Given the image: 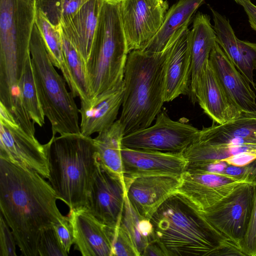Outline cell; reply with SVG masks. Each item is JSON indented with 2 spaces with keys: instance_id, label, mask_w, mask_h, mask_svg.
<instances>
[{
  "instance_id": "cell-1",
  "label": "cell",
  "mask_w": 256,
  "mask_h": 256,
  "mask_svg": "<svg viewBox=\"0 0 256 256\" xmlns=\"http://www.w3.org/2000/svg\"><path fill=\"white\" fill-rule=\"evenodd\" d=\"M36 171L0 158V214L24 256H39L41 233L65 218L55 191Z\"/></svg>"
},
{
  "instance_id": "cell-2",
  "label": "cell",
  "mask_w": 256,
  "mask_h": 256,
  "mask_svg": "<svg viewBox=\"0 0 256 256\" xmlns=\"http://www.w3.org/2000/svg\"><path fill=\"white\" fill-rule=\"evenodd\" d=\"M150 220L155 240L166 256H245L238 244L178 193L169 197Z\"/></svg>"
},
{
  "instance_id": "cell-3",
  "label": "cell",
  "mask_w": 256,
  "mask_h": 256,
  "mask_svg": "<svg viewBox=\"0 0 256 256\" xmlns=\"http://www.w3.org/2000/svg\"><path fill=\"white\" fill-rule=\"evenodd\" d=\"M174 36L161 52L147 53L138 50L128 54L122 110L118 119L124 136L151 126L162 110L164 102L166 59Z\"/></svg>"
},
{
  "instance_id": "cell-4",
  "label": "cell",
  "mask_w": 256,
  "mask_h": 256,
  "mask_svg": "<svg viewBox=\"0 0 256 256\" xmlns=\"http://www.w3.org/2000/svg\"><path fill=\"white\" fill-rule=\"evenodd\" d=\"M48 180L70 211L86 206L99 166L93 138L80 132L52 135L46 144Z\"/></svg>"
},
{
  "instance_id": "cell-5",
  "label": "cell",
  "mask_w": 256,
  "mask_h": 256,
  "mask_svg": "<svg viewBox=\"0 0 256 256\" xmlns=\"http://www.w3.org/2000/svg\"><path fill=\"white\" fill-rule=\"evenodd\" d=\"M120 0H104L86 70L92 98L124 81L128 55Z\"/></svg>"
},
{
  "instance_id": "cell-6",
  "label": "cell",
  "mask_w": 256,
  "mask_h": 256,
  "mask_svg": "<svg viewBox=\"0 0 256 256\" xmlns=\"http://www.w3.org/2000/svg\"><path fill=\"white\" fill-rule=\"evenodd\" d=\"M30 50L35 82L44 114L52 135L80 132L79 109L64 77L50 60L44 39L34 24Z\"/></svg>"
},
{
  "instance_id": "cell-7",
  "label": "cell",
  "mask_w": 256,
  "mask_h": 256,
  "mask_svg": "<svg viewBox=\"0 0 256 256\" xmlns=\"http://www.w3.org/2000/svg\"><path fill=\"white\" fill-rule=\"evenodd\" d=\"M200 130L184 122L172 120L165 110L154 124L125 135L123 146L134 150L182 153L197 138Z\"/></svg>"
},
{
  "instance_id": "cell-8",
  "label": "cell",
  "mask_w": 256,
  "mask_h": 256,
  "mask_svg": "<svg viewBox=\"0 0 256 256\" xmlns=\"http://www.w3.org/2000/svg\"><path fill=\"white\" fill-rule=\"evenodd\" d=\"M0 158L32 170L48 179L46 145L25 132L0 104Z\"/></svg>"
},
{
  "instance_id": "cell-9",
  "label": "cell",
  "mask_w": 256,
  "mask_h": 256,
  "mask_svg": "<svg viewBox=\"0 0 256 256\" xmlns=\"http://www.w3.org/2000/svg\"><path fill=\"white\" fill-rule=\"evenodd\" d=\"M254 184L238 185L222 200L201 212L214 228L240 246L246 232L252 210Z\"/></svg>"
},
{
  "instance_id": "cell-10",
  "label": "cell",
  "mask_w": 256,
  "mask_h": 256,
  "mask_svg": "<svg viewBox=\"0 0 256 256\" xmlns=\"http://www.w3.org/2000/svg\"><path fill=\"white\" fill-rule=\"evenodd\" d=\"M166 0H120L128 52L142 49L157 33L168 10Z\"/></svg>"
},
{
  "instance_id": "cell-11",
  "label": "cell",
  "mask_w": 256,
  "mask_h": 256,
  "mask_svg": "<svg viewBox=\"0 0 256 256\" xmlns=\"http://www.w3.org/2000/svg\"><path fill=\"white\" fill-rule=\"evenodd\" d=\"M126 191L124 179L99 162L85 208L102 224L116 228L121 219Z\"/></svg>"
},
{
  "instance_id": "cell-12",
  "label": "cell",
  "mask_w": 256,
  "mask_h": 256,
  "mask_svg": "<svg viewBox=\"0 0 256 256\" xmlns=\"http://www.w3.org/2000/svg\"><path fill=\"white\" fill-rule=\"evenodd\" d=\"M176 193L202 212L229 194L236 186L247 183L224 174L187 170L181 176Z\"/></svg>"
},
{
  "instance_id": "cell-13",
  "label": "cell",
  "mask_w": 256,
  "mask_h": 256,
  "mask_svg": "<svg viewBox=\"0 0 256 256\" xmlns=\"http://www.w3.org/2000/svg\"><path fill=\"white\" fill-rule=\"evenodd\" d=\"M122 156L124 180L144 176L181 177L188 164L182 153L138 150L122 146Z\"/></svg>"
},
{
  "instance_id": "cell-14",
  "label": "cell",
  "mask_w": 256,
  "mask_h": 256,
  "mask_svg": "<svg viewBox=\"0 0 256 256\" xmlns=\"http://www.w3.org/2000/svg\"><path fill=\"white\" fill-rule=\"evenodd\" d=\"M181 178L166 175L140 176L126 184V196L142 216L150 219L158 208L176 192Z\"/></svg>"
},
{
  "instance_id": "cell-15",
  "label": "cell",
  "mask_w": 256,
  "mask_h": 256,
  "mask_svg": "<svg viewBox=\"0 0 256 256\" xmlns=\"http://www.w3.org/2000/svg\"><path fill=\"white\" fill-rule=\"evenodd\" d=\"M187 24L174 34L165 70L164 102H171L181 94H188L191 56L190 30Z\"/></svg>"
},
{
  "instance_id": "cell-16",
  "label": "cell",
  "mask_w": 256,
  "mask_h": 256,
  "mask_svg": "<svg viewBox=\"0 0 256 256\" xmlns=\"http://www.w3.org/2000/svg\"><path fill=\"white\" fill-rule=\"evenodd\" d=\"M209 62L230 102L242 112L256 113V96L250 83L218 42L210 54Z\"/></svg>"
},
{
  "instance_id": "cell-17",
  "label": "cell",
  "mask_w": 256,
  "mask_h": 256,
  "mask_svg": "<svg viewBox=\"0 0 256 256\" xmlns=\"http://www.w3.org/2000/svg\"><path fill=\"white\" fill-rule=\"evenodd\" d=\"M216 41L238 70L256 90L254 71L256 70V43L239 40L229 20L210 6Z\"/></svg>"
},
{
  "instance_id": "cell-18",
  "label": "cell",
  "mask_w": 256,
  "mask_h": 256,
  "mask_svg": "<svg viewBox=\"0 0 256 256\" xmlns=\"http://www.w3.org/2000/svg\"><path fill=\"white\" fill-rule=\"evenodd\" d=\"M76 248L83 256H112V242L108 226L85 208L70 211Z\"/></svg>"
},
{
  "instance_id": "cell-19",
  "label": "cell",
  "mask_w": 256,
  "mask_h": 256,
  "mask_svg": "<svg viewBox=\"0 0 256 256\" xmlns=\"http://www.w3.org/2000/svg\"><path fill=\"white\" fill-rule=\"evenodd\" d=\"M124 94L123 81L93 98L89 103L80 102V132L90 136L112 124L116 120Z\"/></svg>"
},
{
  "instance_id": "cell-20",
  "label": "cell",
  "mask_w": 256,
  "mask_h": 256,
  "mask_svg": "<svg viewBox=\"0 0 256 256\" xmlns=\"http://www.w3.org/2000/svg\"><path fill=\"white\" fill-rule=\"evenodd\" d=\"M195 96L204 113L217 124L237 118L242 112L230 102L209 60L197 84Z\"/></svg>"
},
{
  "instance_id": "cell-21",
  "label": "cell",
  "mask_w": 256,
  "mask_h": 256,
  "mask_svg": "<svg viewBox=\"0 0 256 256\" xmlns=\"http://www.w3.org/2000/svg\"><path fill=\"white\" fill-rule=\"evenodd\" d=\"M208 15L198 12L190 30L191 74L188 96L195 104L198 82L208 64L210 54L217 43L216 36Z\"/></svg>"
},
{
  "instance_id": "cell-22",
  "label": "cell",
  "mask_w": 256,
  "mask_h": 256,
  "mask_svg": "<svg viewBox=\"0 0 256 256\" xmlns=\"http://www.w3.org/2000/svg\"><path fill=\"white\" fill-rule=\"evenodd\" d=\"M194 141L211 145H256V113L242 112L224 124L204 126Z\"/></svg>"
},
{
  "instance_id": "cell-23",
  "label": "cell",
  "mask_w": 256,
  "mask_h": 256,
  "mask_svg": "<svg viewBox=\"0 0 256 256\" xmlns=\"http://www.w3.org/2000/svg\"><path fill=\"white\" fill-rule=\"evenodd\" d=\"M104 0H90L71 19L60 24V30L74 44L86 67Z\"/></svg>"
},
{
  "instance_id": "cell-24",
  "label": "cell",
  "mask_w": 256,
  "mask_h": 256,
  "mask_svg": "<svg viewBox=\"0 0 256 256\" xmlns=\"http://www.w3.org/2000/svg\"><path fill=\"white\" fill-rule=\"evenodd\" d=\"M204 0H178L168 10L157 33L140 50L147 53L163 50L170 40L181 28L190 24Z\"/></svg>"
},
{
  "instance_id": "cell-25",
  "label": "cell",
  "mask_w": 256,
  "mask_h": 256,
  "mask_svg": "<svg viewBox=\"0 0 256 256\" xmlns=\"http://www.w3.org/2000/svg\"><path fill=\"white\" fill-rule=\"evenodd\" d=\"M124 136L123 126L118 120L93 140L100 164L124 179L122 156Z\"/></svg>"
},
{
  "instance_id": "cell-26",
  "label": "cell",
  "mask_w": 256,
  "mask_h": 256,
  "mask_svg": "<svg viewBox=\"0 0 256 256\" xmlns=\"http://www.w3.org/2000/svg\"><path fill=\"white\" fill-rule=\"evenodd\" d=\"M61 36L64 59L72 81L70 92L74 98H80V102L89 103L92 97L86 63L73 42L62 31Z\"/></svg>"
},
{
  "instance_id": "cell-27",
  "label": "cell",
  "mask_w": 256,
  "mask_h": 256,
  "mask_svg": "<svg viewBox=\"0 0 256 256\" xmlns=\"http://www.w3.org/2000/svg\"><path fill=\"white\" fill-rule=\"evenodd\" d=\"M119 226L130 240L138 256H142L146 246L155 240L150 220L140 216L132 206L126 196Z\"/></svg>"
},
{
  "instance_id": "cell-28",
  "label": "cell",
  "mask_w": 256,
  "mask_h": 256,
  "mask_svg": "<svg viewBox=\"0 0 256 256\" xmlns=\"http://www.w3.org/2000/svg\"><path fill=\"white\" fill-rule=\"evenodd\" d=\"M35 24L45 43L50 58L54 66L59 69L70 89L72 81L63 56L61 31L60 26L53 25L42 12L36 8Z\"/></svg>"
},
{
  "instance_id": "cell-29",
  "label": "cell",
  "mask_w": 256,
  "mask_h": 256,
  "mask_svg": "<svg viewBox=\"0 0 256 256\" xmlns=\"http://www.w3.org/2000/svg\"><path fill=\"white\" fill-rule=\"evenodd\" d=\"M256 150V145H211L194 141L182 152L188 163L224 160L234 154Z\"/></svg>"
},
{
  "instance_id": "cell-30",
  "label": "cell",
  "mask_w": 256,
  "mask_h": 256,
  "mask_svg": "<svg viewBox=\"0 0 256 256\" xmlns=\"http://www.w3.org/2000/svg\"><path fill=\"white\" fill-rule=\"evenodd\" d=\"M18 86L23 105L30 118L34 124L43 126L46 116L36 86L31 56L26 60Z\"/></svg>"
},
{
  "instance_id": "cell-31",
  "label": "cell",
  "mask_w": 256,
  "mask_h": 256,
  "mask_svg": "<svg viewBox=\"0 0 256 256\" xmlns=\"http://www.w3.org/2000/svg\"><path fill=\"white\" fill-rule=\"evenodd\" d=\"M90 0H37L36 7L49 21L58 26L61 22L71 19Z\"/></svg>"
},
{
  "instance_id": "cell-32",
  "label": "cell",
  "mask_w": 256,
  "mask_h": 256,
  "mask_svg": "<svg viewBox=\"0 0 256 256\" xmlns=\"http://www.w3.org/2000/svg\"><path fill=\"white\" fill-rule=\"evenodd\" d=\"M38 250L40 256H66L68 254L64 250L53 226L42 230Z\"/></svg>"
},
{
  "instance_id": "cell-33",
  "label": "cell",
  "mask_w": 256,
  "mask_h": 256,
  "mask_svg": "<svg viewBox=\"0 0 256 256\" xmlns=\"http://www.w3.org/2000/svg\"><path fill=\"white\" fill-rule=\"evenodd\" d=\"M112 248V256H138L130 240L119 226H108Z\"/></svg>"
},
{
  "instance_id": "cell-34",
  "label": "cell",
  "mask_w": 256,
  "mask_h": 256,
  "mask_svg": "<svg viewBox=\"0 0 256 256\" xmlns=\"http://www.w3.org/2000/svg\"><path fill=\"white\" fill-rule=\"evenodd\" d=\"M254 204L246 234L240 246L245 256H256V182L254 184Z\"/></svg>"
},
{
  "instance_id": "cell-35",
  "label": "cell",
  "mask_w": 256,
  "mask_h": 256,
  "mask_svg": "<svg viewBox=\"0 0 256 256\" xmlns=\"http://www.w3.org/2000/svg\"><path fill=\"white\" fill-rule=\"evenodd\" d=\"M2 215L0 216V256H16L14 237Z\"/></svg>"
},
{
  "instance_id": "cell-36",
  "label": "cell",
  "mask_w": 256,
  "mask_h": 256,
  "mask_svg": "<svg viewBox=\"0 0 256 256\" xmlns=\"http://www.w3.org/2000/svg\"><path fill=\"white\" fill-rule=\"evenodd\" d=\"M224 174L247 183L254 184L256 182V160L243 166H236L228 164L224 170Z\"/></svg>"
},
{
  "instance_id": "cell-37",
  "label": "cell",
  "mask_w": 256,
  "mask_h": 256,
  "mask_svg": "<svg viewBox=\"0 0 256 256\" xmlns=\"http://www.w3.org/2000/svg\"><path fill=\"white\" fill-rule=\"evenodd\" d=\"M53 227L64 250L68 254L74 241L73 227L69 216H65L62 221L56 224Z\"/></svg>"
},
{
  "instance_id": "cell-38",
  "label": "cell",
  "mask_w": 256,
  "mask_h": 256,
  "mask_svg": "<svg viewBox=\"0 0 256 256\" xmlns=\"http://www.w3.org/2000/svg\"><path fill=\"white\" fill-rule=\"evenodd\" d=\"M256 160V150L240 152L224 160L228 164L236 166H243Z\"/></svg>"
},
{
  "instance_id": "cell-39",
  "label": "cell",
  "mask_w": 256,
  "mask_h": 256,
  "mask_svg": "<svg viewBox=\"0 0 256 256\" xmlns=\"http://www.w3.org/2000/svg\"><path fill=\"white\" fill-rule=\"evenodd\" d=\"M238 4L242 6L246 13L251 28L256 31V6L251 0H234Z\"/></svg>"
},
{
  "instance_id": "cell-40",
  "label": "cell",
  "mask_w": 256,
  "mask_h": 256,
  "mask_svg": "<svg viewBox=\"0 0 256 256\" xmlns=\"http://www.w3.org/2000/svg\"><path fill=\"white\" fill-rule=\"evenodd\" d=\"M142 256H166V255L160 244L155 240L146 246Z\"/></svg>"
},
{
  "instance_id": "cell-41",
  "label": "cell",
  "mask_w": 256,
  "mask_h": 256,
  "mask_svg": "<svg viewBox=\"0 0 256 256\" xmlns=\"http://www.w3.org/2000/svg\"><path fill=\"white\" fill-rule=\"evenodd\" d=\"M30 0L34 3V4L35 5L36 4V0Z\"/></svg>"
}]
</instances>
